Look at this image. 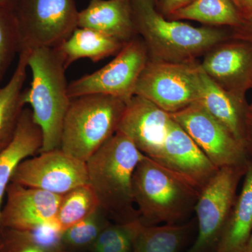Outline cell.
I'll return each mask as SVG.
<instances>
[{"instance_id": "d590c367", "label": "cell", "mask_w": 252, "mask_h": 252, "mask_svg": "<svg viewBox=\"0 0 252 252\" xmlns=\"http://www.w3.org/2000/svg\"><path fill=\"white\" fill-rule=\"evenodd\" d=\"M158 0H154V1H155L156 3H157V4L158 3Z\"/></svg>"}, {"instance_id": "ba28073f", "label": "cell", "mask_w": 252, "mask_h": 252, "mask_svg": "<svg viewBox=\"0 0 252 252\" xmlns=\"http://www.w3.org/2000/svg\"><path fill=\"white\" fill-rule=\"evenodd\" d=\"M149 60L143 41L136 36L126 42L104 67L72 81L68 86L69 97L100 94L127 102L135 95L139 77Z\"/></svg>"}, {"instance_id": "83f0119b", "label": "cell", "mask_w": 252, "mask_h": 252, "mask_svg": "<svg viewBox=\"0 0 252 252\" xmlns=\"http://www.w3.org/2000/svg\"><path fill=\"white\" fill-rule=\"evenodd\" d=\"M0 252H57L39 246L22 230L0 228Z\"/></svg>"}, {"instance_id": "52a82bcc", "label": "cell", "mask_w": 252, "mask_h": 252, "mask_svg": "<svg viewBox=\"0 0 252 252\" xmlns=\"http://www.w3.org/2000/svg\"><path fill=\"white\" fill-rule=\"evenodd\" d=\"M200 62L175 63L149 60L139 77L135 95L172 114L198 102Z\"/></svg>"}, {"instance_id": "1f68e13d", "label": "cell", "mask_w": 252, "mask_h": 252, "mask_svg": "<svg viewBox=\"0 0 252 252\" xmlns=\"http://www.w3.org/2000/svg\"><path fill=\"white\" fill-rule=\"evenodd\" d=\"M246 149L252 158V114L249 112L246 126Z\"/></svg>"}, {"instance_id": "7402d4cb", "label": "cell", "mask_w": 252, "mask_h": 252, "mask_svg": "<svg viewBox=\"0 0 252 252\" xmlns=\"http://www.w3.org/2000/svg\"><path fill=\"white\" fill-rule=\"evenodd\" d=\"M193 230V223L144 225L141 223L134 252H180Z\"/></svg>"}, {"instance_id": "5bb4252c", "label": "cell", "mask_w": 252, "mask_h": 252, "mask_svg": "<svg viewBox=\"0 0 252 252\" xmlns=\"http://www.w3.org/2000/svg\"><path fill=\"white\" fill-rule=\"evenodd\" d=\"M5 196L0 228L28 230L55 220L62 195L11 182Z\"/></svg>"}, {"instance_id": "e575fe53", "label": "cell", "mask_w": 252, "mask_h": 252, "mask_svg": "<svg viewBox=\"0 0 252 252\" xmlns=\"http://www.w3.org/2000/svg\"><path fill=\"white\" fill-rule=\"evenodd\" d=\"M249 112H250V113H252V103L250 104V105H249Z\"/></svg>"}, {"instance_id": "ac0fdd59", "label": "cell", "mask_w": 252, "mask_h": 252, "mask_svg": "<svg viewBox=\"0 0 252 252\" xmlns=\"http://www.w3.org/2000/svg\"><path fill=\"white\" fill-rule=\"evenodd\" d=\"M252 233V158L249 160L241 191L212 252H240Z\"/></svg>"}, {"instance_id": "4dcf8cb0", "label": "cell", "mask_w": 252, "mask_h": 252, "mask_svg": "<svg viewBox=\"0 0 252 252\" xmlns=\"http://www.w3.org/2000/svg\"><path fill=\"white\" fill-rule=\"evenodd\" d=\"M243 21L252 17V0H231Z\"/></svg>"}, {"instance_id": "8992f818", "label": "cell", "mask_w": 252, "mask_h": 252, "mask_svg": "<svg viewBox=\"0 0 252 252\" xmlns=\"http://www.w3.org/2000/svg\"><path fill=\"white\" fill-rule=\"evenodd\" d=\"M12 11L21 52L57 47L78 27L75 0H15Z\"/></svg>"}, {"instance_id": "484cf974", "label": "cell", "mask_w": 252, "mask_h": 252, "mask_svg": "<svg viewBox=\"0 0 252 252\" xmlns=\"http://www.w3.org/2000/svg\"><path fill=\"white\" fill-rule=\"evenodd\" d=\"M21 52L19 32L12 9L0 8V84Z\"/></svg>"}, {"instance_id": "4fadbf2b", "label": "cell", "mask_w": 252, "mask_h": 252, "mask_svg": "<svg viewBox=\"0 0 252 252\" xmlns=\"http://www.w3.org/2000/svg\"><path fill=\"white\" fill-rule=\"evenodd\" d=\"M172 120L170 113L134 95L126 104L118 131L128 137L144 155L157 162Z\"/></svg>"}, {"instance_id": "30bf717a", "label": "cell", "mask_w": 252, "mask_h": 252, "mask_svg": "<svg viewBox=\"0 0 252 252\" xmlns=\"http://www.w3.org/2000/svg\"><path fill=\"white\" fill-rule=\"evenodd\" d=\"M217 169L247 165L246 147L199 102L170 114Z\"/></svg>"}, {"instance_id": "d6a6232c", "label": "cell", "mask_w": 252, "mask_h": 252, "mask_svg": "<svg viewBox=\"0 0 252 252\" xmlns=\"http://www.w3.org/2000/svg\"><path fill=\"white\" fill-rule=\"evenodd\" d=\"M15 0H0V8L12 9Z\"/></svg>"}, {"instance_id": "9a60e30c", "label": "cell", "mask_w": 252, "mask_h": 252, "mask_svg": "<svg viewBox=\"0 0 252 252\" xmlns=\"http://www.w3.org/2000/svg\"><path fill=\"white\" fill-rule=\"evenodd\" d=\"M77 26L126 43L137 36L131 0H91L79 11Z\"/></svg>"}, {"instance_id": "7c38bea8", "label": "cell", "mask_w": 252, "mask_h": 252, "mask_svg": "<svg viewBox=\"0 0 252 252\" xmlns=\"http://www.w3.org/2000/svg\"><path fill=\"white\" fill-rule=\"evenodd\" d=\"M202 70L223 90L240 99L252 86V42L230 38L204 55Z\"/></svg>"}, {"instance_id": "4316f807", "label": "cell", "mask_w": 252, "mask_h": 252, "mask_svg": "<svg viewBox=\"0 0 252 252\" xmlns=\"http://www.w3.org/2000/svg\"><path fill=\"white\" fill-rule=\"evenodd\" d=\"M22 231L39 246L54 252H66L63 243V231L55 220Z\"/></svg>"}, {"instance_id": "8fae6325", "label": "cell", "mask_w": 252, "mask_h": 252, "mask_svg": "<svg viewBox=\"0 0 252 252\" xmlns=\"http://www.w3.org/2000/svg\"><path fill=\"white\" fill-rule=\"evenodd\" d=\"M11 182L60 195L89 185L86 162L61 149L25 159L16 168Z\"/></svg>"}, {"instance_id": "44dd1931", "label": "cell", "mask_w": 252, "mask_h": 252, "mask_svg": "<svg viewBox=\"0 0 252 252\" xmlns=\"http://www.w3.org/2000/svg\"><path fill=\"white\" fill-rule=\"evenodd\" d=\"M167 19L197 21L210 27H240L244 21L231 0H194Z\"/></svg>"}, {"instance_id": "d4e9b609", "label": "cell", "mask_w": 252, "mask_h": 252, "mask_svg": "<svg viewBox=\"0 0 252 252\" xmlns=\"http://www.w3.org/2000/svg\"><path fill=\"white\" fill-rule=\"evenodd\" d=\"M100 208L90 217L64 230L63 243L64 250L91 248L102 230L109 224Z\"/></svg>"}, {"instance_id": "ffe728a7", "label": "cell", "mask_w": 252, "mask_h": 252, "mask_svg": "<svg viewBox=\"0 0 252 252\" xmlns=\"http://www.w3.org/2000/svg\"><path fill=\"white\" fill-rule=\"evenodd\" d=\"M27 59L26 51L20 53L11 79L0 89V152L14 139L26 106L23 100V87L27 76Z\"/></svg>"}, {"instance_id": "e0dca14e", "label": "cell", "mask_w": 252, "mask_h": 252, "mask_svg": "<svg viewBox=\"0 0 252 252\" xmlns=\"http://www.w3.org/2000/svg\"><path fill=\"white\" fill-rule=\"evenodd\" d=\"M42 141V132L34 122L31 108L25 107L14 139L0 152V220L6 189L16 168L25 159L39 152Z\"/></svg>"}, {"instance_id": "8d00e7d4", "label": "cell", "mask_w": 252, "mask_h": 252, "mask_svg": "<svg viewBox=\"0 0 252 252\" xmlns=\"http://www.w3.org/2000/svg\"><path fill=\"white\" fill-rule=\"evenodd\" d=\"M0 89H1V87H0Z\"/></svg>"}, {"instance_id": "9c48e42d", "label": "cell", "mask_w": 252, "mask_h": 252, "mask_svg": "<svg viewBox=\"0 0 252 252\" xmlns=\"http://www.w3.org/2000/svg\"><path fill=\"white\" fill-rule=\"evenodd\" d=\"M248 164L219 169L201 189L195 207L198 233L188 252H212L237 198Z\"/></svg>"}, {"instance_id": "d6986e66", "label": "cell", "mask_w": 252, "mask_h": 252, "mask_svg": "<svg viewBox=\"0 0 252 252\" xmlns=\"http://www.w3.org/2000/svg\"><path fill=\"white\" fill-rule=\"evenodd\" d=\"M126 43L89 28L77 27L66 40L57 47L67 69L78 60L89 59L93 63L117 54Z\"/></svg>"}, {"instance_id": "7a4b0ae2", "label": "cell", "mask_w": 252, "mask_h": 252, "mask_svg": "<svg viewBox=\"0 0 252 252\" xmlns=\"http://www.w3.org/2000/svg\"><path fill=\"white\" fill-rule=\"evenodd\" d=\"M144 157L128 137L117 131L86 162L89 185L101 210L114 223L139 220L132 193V177Z\"/></svg>"}, {"instance_id": "603a6c76", "label": "cell", "mask_w": 252, "mask_h": 252, "mask_svg": "<svg viewBox=\"0 0 252 252\" xmlns=\"http://www.w3.org/2000/svg\"><path fill=\"white\" fill-rule=\"evenodd\" d=\"M99 208L92 187L89 185L80 186L61 196L55 220L64 231L90 217Z\"/></svg>"}, {"instance_id": "277c9868", "label": "cell", "mask_w": 252, "mask_h": 252, "mask_svg": "<svg viewBox=\"0 0 252 252\" xmlns=\"http://www.w3.org/2000/svg\"><path fill=\"white\" fill-rule=\"evenodd\" d=\"M200 192L183 177L146 156L132 177L134 201L144 225L184 223L195 211Z\"/></svg>"}, {"instance_id": "6da1fadb", "label": "cell", "mask_w": 252, "mask_h": 252, "mask_svg": "<svg viewBox=\"0 0 252 252\" xmlns=\"http://www.w3.org/2000/svg\"><path fill=\"white\" fill-rule=\"evenodd\" d=\"M131 4L137 35L151 61L196 62L213 46L232 37L231 31L221 28L195 27L167 19L159 12L154 0H131Z\"/></svg>"}, {"instance_id": "836d02e7", "label": "cell", "mask_w": 252, "mask_h": 252, "mask_svg": "<svg viewBox=\"0 0 252 252\" xmlns=\"http://www.w3.org/2000/svg\"><path fill=\"white\" fill-rule=\"evenodd\" d=\"M240 252H252V233L247 242L246 245Z\"/></svg>"}, {"instance_id": "3957f363", "label": "cell", "mask_w": 252, "mask_h": 252, "mask_svg": "<svg viewBox=\"0 0 252 252\" xmlns=\"http://www.w3.org/2000/svg\"><path fill=\"white\" fill-rule=\"evenodd\" d=\"M26 52L32 81L31 86L23 91V100L31 106L34 122L42 132L39 153L61 149L63 122L72 100L68 94L67 69L55 48Z\"/></svg>"}, {"instance_id": "cb8c5ba5", "label": "cell", "mask_w": 252, "mask_h": 252, "mask_svg": "<svg viewBox=\"0 0 252 252\" xmlns=\"http://www.w3.org/2000/svg\"><path fill=\"white\" fill-rule=\"evenodd\" d=\"M140 220L126 223H109L91 247V252H134Z\"/></svg>"}, {"instance_id": "f1b7e54d", "label": "cell", "mask_w": 252, "mask_h": 252, "mask_svg": "<svg viewBox=\"0 0 252 252\" xmlns=\"http://www.w3.org/2000/svg\"><path fill=\"white\" fill-rule=\"evenodd\" d=\"M194 0H158L157 9L164 16L167 18L177 10L185 7Z\"/></svg>"}, {"instance_id": "2e32d148", "label": "cell", "mask_w": 252, "mask_h": 252, "mask_svg": "<svg viewBox=\"0 0 252 252\" xmlns=\"http://www.w3.org/2000/svg\"><path fill=\"white\" fill-rule=\"evenodd\" d=\"M199 103L246 147L249 104L217 85L200 67Z\"/></svg>"}, {"instance_id": "5b68a950", "label": "cell", "mask_w": 252, "mask_h": 252, "mask_svg": "<svg viewBox=\"0 0 252 252\" xmlns=\"http://www.w3.org/2000/svg\"><path fill=\"white\" fill-rule=\"evenodd\" d=\"M125 101L94 94L72 99L63 122L61 149L86 162L117 133Z\"/></svg>"}, {"instance_id": "f546056e", "label": "cell", "mask_w": 252, "mask_h": 252, "mask_svg": "<svg viewBox=\"0 0 252 252\" xmlns=\"http://www.w3.org/2000/svg\"><path fill=\"white\" fill-rule=\"evenodd\" d=\"M232 37L252 42V17L245 20L240 27L231 29Z\"/></svg>"}]
</instances>
